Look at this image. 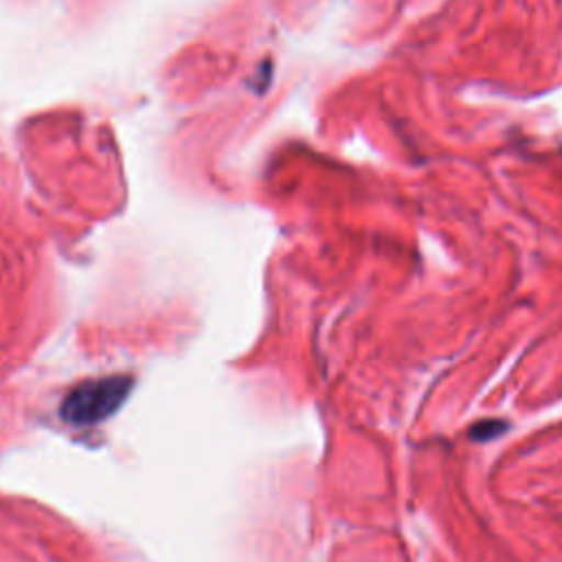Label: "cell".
Instances as JSON below:
<instances>
[{
	"label": "cell",
	"mask_w": 562,
	"mask_h": 562,
	"mask_svg": "<svg viewBox=\"0 0 562 562\" xmlns=\"http://www.w3.org/2000/svg\"><path fill=\"white\" fill-rule=\"evenodd\" d=\"M132 382L127 378L90 380L72 389L61 406L64 419L77 426L97 424L110 417L125 400Z\"/></svg>",
	"instance_id": "1"
}]
</instances>
